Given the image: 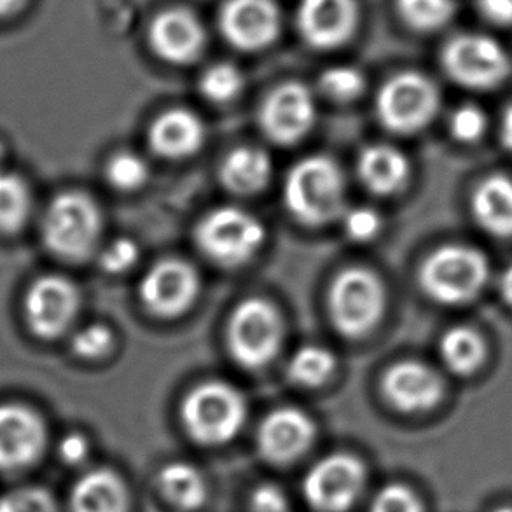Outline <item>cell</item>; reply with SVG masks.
<instances>
[{
  "label": "cell",
  "instance_id": "f1b7e54d",
  "mask_svg": "<svg viewBox=\"0 0 512 512\" xmlns=\"http://www.w3.org/2000/svg\"><path fill=\"white\" fill-rule=\"evenodd\" d=\"M402 20L416 30H436L446 25L455 13L453 0H397Z\"/></svg>",
  "mask_w": 512,
  "mask_h": 512
},
{
  "label": "cell",
  "instance_id": "4dcf8cb0",
  "mask_svg": "<svg viewBox=\"0 0 512 512\" xmlns=\"http://www.w3.org/2000/svg\"><path fill=\"white\" fill-rule=\"evenodd\" d=\"M369 512H425V502L411 486L390 483L374 495Z\"/></svg>",
  "mask_w": 512,
  "mask_h": 512
},
{
  "label": "cell",
  "instance_id": "9c48e42d",
  "mask_svg": "<svg viewBox=\"0 0 512 512\" xmlns=\"http://www.w3.org/2000/svg\"><path fill=\"white\" fill-rule=\"evenodd\" d=\"M439 107V93L429 77L402 72L378 95V114L388 130L413 133L429 125Z\"/></svg>",
  "mask_w": 512,
  "mask_h": 512
},
{
  "label": "cell",
  "instance_id": "7402d4cb",
  "mask_svg": "<svg viewBox=\"0 0 512 512\" xmlns=\"http://www.w3.org/2000/svg\"><path fill=\"white\" fill-rule=\"evenodd\" d=\"M205 130L193 112L170 111L151 128V146L165 158H186L203 144Z\"/></svg>",
  "mask_w": 512,
  "mask_h": 512
},
{
  "label": "cell",
  "instance_id": "277c9868",
  "mask_svg": "<svg viewBox=\"0 0 512 512\" xmlns=\"http://www.w3.org/2000/svg\"><path fill=\"white\" fill-rule=\"evenodd\" d=\"M247 416L243 395L222 381L194 388L182 404V422L189 436L201 444H224L242 430Z\"/></svg>",
  "mask_w": 512,
  "mask_h": 512
},
{
  "label": "cell",
  "instance_id": "ba28073f",
  "mask_svg": "<svg viewBox=\"0 0 512 512\" xmlns=\"http://www.w3.org/2000/svg\"><path fill=\"white\" fill-rule=\"evenodd\" d=\"M228 343L242 366H264L282 343V319L264 299H247L229 320Z\"/></svg>",
  "mask_w": 512,
  "mask_h": 512
},
{
  "label": "cell",
  "instance_id": "7bdbcfd3",
  "mask_svg": "<svg viewBox=\"0 0 512 512\" xmlns=\"http://www.w3.org/2000/svg\"><path fill=\"white\" fill-rule=\"evenodd\" d=\"M500 291H502V296H504L507 303L512 306V264L502 273V278H500Z\"/></svg>",
  "mask_w": 512,
  "mask_h": 512
},
{
  "label": "cell",
  "instance_id": "b9f144b4",
  "mask_svg": "<svg viewBox=\"0 0 512 512\" xmlns=\"http://www.w3.org/2000/svg\"><path fill=\"white\" fill-rule=\"evenodd\" d=\"M500 137H502L504 146H506L509 151H512V105L507 107L506 112H504V116H502Z\"/></svg>",
  "mask_w": 512,
  "mask_h": 512
},
{
  "label": "cell",
  "instance_id": "e575fe53",
  "mask_svg": "<svg viewBox=\"0 0 512 512\" xmlns=\"http://www.w3.org/2000/svg\"><path fill=\"white\" fill-rule=\"evenodd\" d=\"M450 128L455 139L462 140V142H474L485 133V112L476 105H462L453 112Z\"/></svg>",
  "mask_w": 512,
  "mask_h": 512
},
{
  "label": "cell",
  "instance_id": "d6a6232c",
  "mask_svg": "<svg viewBox=\"0 0 512 512\" xmlns=\"http://www.w3.org/2000/svg\"><path fill=\"white\" fill-rule=\"evenodd\" d=\"M107 175L112 182V186L123 189V191H132L142 186L149 175L146 161L139 158L137 154L123 153L118 154L111 165L107 168Z\"/></svg>",
  "mask_w": 512,
  "mask_h": 512
},
{
  "label": "cell",
  "instance_id": "5b68a950",
  "mask_svg": "<svg viewBox=\"0 0 512 512\" xmlns=\"http://www.w3.org/2000/svg\"><path fill=\"white\" fill-rule=\"evenodd\" d=\"M443 65L448 76L471 90L499 86L511 70L506 49L493 37L460 34L443 49Z\"/></svg>",
  "mask_w": 512,
  "mask_h": 512
},
{
  "label": "cell",
  "instance_id": "d6986e66",
  "mask_svg": "<svg viewBox=\"0 0 512 512\" xmlns=\"http://www.w3.org/2000/svg\"><path fill=\"white\" fill-rule=\"evenodd\" d=\"M151 44L167 62H193L205 48V30L189 11L172 9L153 21Z\"/></svg>",
  "mask_w": 512,
  "mask_h": 512
},
{
  "label": "cell",
  "instance_id": "8fae6325",
  "mask_svg": "<svg viewBox=\"0 0 512 512\" xmlns=\"http://www.w3.org/2000/svg\"><path fill=\"white\" fill-rule=\"evenodd\" d=\"M25 320L37 338L53 340L69 329L79 310V292L67 278L48 275L35 280L25 296Z\"/></svg>",
  "mask_w": 512,
  "mask_h": 512
},
{
  "label": "cell",
  "instance_id": "9a60e30c",
  "mask_svg": "<svg viewBox=\"0 0 512 512\" xmlns=\"http://www.w3.org/2000/svg\"><path fill=\"white\" fill-rule=\"evenodd\" d=\"M221 28L235 48L257 51L277 39L280 13L273 0H228L222 9Z\"/></svg>",
  "mask_w": 512,
  "mask_h": 512
},
{
  "label": "cell",
  "instance_id": "52a82bcc",
  "mask_svg": "<svg viewBox=\"0 0 512 512\" xmlns=\"http://www.w3.org/2000/svg\"><path fill=\"white\" fill-rule=\"evenodd\" d=\"M329 305L334 324L341 333L362 336L380 320L385 291L373 271L350 268L334 280Z\"/></svg>",
  "mask_w": 512,
  "mask_h": 512
},
{
  "label": "cell",
  "instance_id": "7c38bea8",
  "mask_svg": "<svg viewBox=\"0 0 512 512\" xmlns=\"http://www.w3.org/2000/svg\"><path fill=\"white\" fill-rule=\"evenodd\" d=\"M46 444V427L34 409L0 406V469L16 471L34 464Z\"/></svg>",
  "mask_w": 512,
  "mask_h": 512
},
{
  "label": "cell",
  "instance_id": "8992f818",
  "mask_svg": "<svg viewBox=\"0 0 512 512\" xmlns=\"http://www.w3.org/2000/svg\"><path fill=\"white\" fill-rule=\"evenodd\" d=\"M198 245L215 263H247L264 242V228L254 215L235 207L214 210L198 226Z\"/></svg>",
  "mask_w": 512,
  "mask_h": 512
},
{
  "label": "cell",
  "instance_id": "cb8c5ba5",
  "mask_svg": "<svg viewBox=\"0 0 512 512\" xmlns=\"http://www.w3.org/2000/svg\"><path fill=\"white\" fill-rule=\"evenodd\" d=\"M158 485L173 506L194 511L200 509L208 497L207 479L198 467L187 462H172L160 471Z\"/></svg>",
  "mask_w": 512,
  "mask_h": 512
},
{
  "label": "cell",
  "instance_id": "1f68e13d",
  "mask_svg": "<svg viewBox=\"0 0 512 512\" xmlns=\"http://www.w3.org/2000/svg\"><path fill=\"white\" fill-rule=\"evenodd\" d=\"M320 88L327 97L348 102L359 97L364 90V76L353 67H334L320 77Z\"/></svg>",
  "mask_w": 512,
  "mask_h": 512
},
{
  "label": "cell",
  "instance_id": "484cf974",
  "mask_svg": "<svg viewBox=\"0 0 512 512\" xmlns=\"http://www.w3.org/2000/svg\"><path fill=\"white\" fill-rule=\"evenodd\" d=\"M30 210L32 194L25 179L0 167V233H18L27 224Z\"/></svg>",
  "mask_w": 512,
  "mask_h": 512
},
{
  "label": "cell",
  "instance_id": "ab89813d",
  "mask_svg": "<svg viewBox=\"0 0 512 512\" xmlns=\"http://www.w3.org/2000/svg\"><path fill=\"white\" fill-rule=\"evenodd\" d=\"M90 453V444L88 439L81 434H69L62 439L60 443V457L63 462L70 465L81 464Z\"/></svg>",
  "mask_w": 512,
  "mask_h": 512
},
{
  "label": "cell",
  "instance_id": "e0dca14e",
  "mask_svg": "<svg viewBox=\"0 0 512 512\" xmlns=\"http://www.w3.org/2000/svg\"><path fill=\"white\" fill-rule=\"evenodd\" d=\"M359 20L355 0H301L298 25L313 48L333 49L345 44Z\"/></svg>",
  "mask_w": 512,
  "mask_h": 512
},
{
  "label": "cell",
  "instance_id": "6da1fadb",
  "mask_svg": "<svg viewBox=\"0 0 512 512\" xmlns=\"http://www.w3.org/2000/svg\"><path fill=\"white\" fill-rule=\"evenodd\" d=\"M285 203L298 221L320 226L336 219L345 205V179L329 158L299 161L285 180Z\"/></svg>",
  "mask_w": 512,
  "mask_h": 512
},
{
  "label": "cell",
  "instance_id": "d590c367",
  "mask_svg": "<svg viewBox=\"0 0 512 512\" xmlns=\"http://www.w3.org/2000/svg\"><path fill=\"white\" fill-rule=\"evenodd\" d=\"M77 355L86 359H95L109 352L112 346V333L105 326H90L77 333L72 341Z\"/></svg>",
  "mask_w": 512,
  "mask_h": 512
},
{
  "label": "cell",
  "instance_id": "bcb514c9",
  "mask_svg": "<svg viewBox=\"0 0 512 512\" xmlns=\"http://www.w3.org/2000/svg\"><path fill=\"white\" fill-rule=\"evenodd\" d=\"M4 158V149H2V144H0V161Z\"/></svg>",
  "mask_w": 512,
  "mask_h": 512
},
{
  "label": "cell",
  "instance_id": "ac0fdd59",
  "mask_svg": "<svg viewBox=\"0 0 512 512\" xmlns=\"http://www.w3.org/2000/svg\"><path fill=\"white\" fill-rule=\"evenodd\" d=\"M383 392L388 402L402 413H423L441 402L444 383L427 364L401 362L388 369Z\"/></svg>",
  "mask_w": 512,
  "mask_h": 512
},
{
  "label": "cell",
  "instance_id": "f546056e",
  "mask_svg": "<svg viewBox=\"0 0 512 512\" xmlns=\"http://www.w3.org/2000/svg\"><path fill=\"white\" fill-rule=\"evenodd\" d=\"M200 86L208 100L229 102L242 91V72L231 63H217L203 74Z\"/></svg>",
  "mask_w": 512,
  "mask_h": 512
},
{
  "label": "cell",
  "instance_id": "8d00e7d4",
  "mask_svg": "<svg viewBox=\"0 0 512 512\" xmlns=\"http://www.w3.org/2000/svg\"><path fill=\"white\" fill-rule=\"evenodd\" d=\"M346 233L357 242L373 240L380 233L381 219L371 208H353L345 215Z\"/></svg>",
  "mask_w": 512,
  "mask_h": 512
},
{
  "label": "cell",
  "instance_id": "836d02e7",
  "mask_svg": "<svg viewBox=\"0 0 512 512\" xmlns=\"http://www.w3.org/2000/svg\"><path fill=\"white\" fill-rule=\"evenodd\" d=\"M0 512H58V506L46 490L23 488L0 499Z\"/></svg>",
  "mask_w": 512,
  "mask_h": 512
},
{
  "label": "cell",
  "instance_id": "ffe728a7",
  "mask_svg": "<svg viewBox=\"0 0 512 512\" xmlns=\"http://www.w3.org/2000/svg\"><path fill=\"white\" fill-rule=\"evenodd\" d=\"M72 512H128V490L111 469H93L77 481L70 493Z\"/></svg>",
  "mask_w": 512,
  "mask_h": 512
},
{
  "label": "cell",
  "instance_id": "ee69618b",
  "mask_svg": "<svg viewBox=\"0 0 512 512\" xmlns=\"http://www.w3.org/2000/svg\"><path fill=\"white\" fill-rule=\"evenodd\" d=\"M23 4V0H0V16L13 13Z\"/></svg>",
  "mask_w": 512,
  "mask_h": 512
},
{
  "label": "cell",
  "instance_id": "f35d334b",
  "mask_svg": "<svg viewBox=\"0 0 512 512\" xmlns=\"http://www.w3.org/2000/svg\"><path fill=\"white\" fill-rule=\"evenodd\" d=\"M252 512H289V499L277 485L257 486L250 495Z\"/></svg>",
  "mask_w": 512,
  "mask_h": 512
},
{
  "label": "cell",
  "instance_id": "30bf717a",
  "mask_svg": "<svg viewBox=\"0 0 512 512\" xmlns=\"http://www.w3.org/2000/svg\"><path fill=\"white\" fill-rule=\"evenodd\" d=\"M366 485V469L350 453H331L306 474L303 493L320 512H345L357 502Z\"/></svg>",
  "mask_w": 512,
  "mask_h": 512
},
{
  "label": "cell",
  "instance_id": "2e32d148",
  "mask_svg": "<svg viewBox=\"0 0 512 512\" xmlns=\"http://www.w3.org/2000/svg\"><path fill=\"white\" fill-rule=\"evenodd\" d=\"M315 439V423L298 408H280L264 418L257 434L259 451L273 464H291Z\"/></svg>",
  "mask_w": 512,
  "mask_h": 512
},
{
  "label": "cell",
  "instance_id": "d4e9b609",
  "mask_svg": "<svg viewBox=\"0 0 512 512\" xmlns=\"http://www.w3.org/2000/svg\"><path fill=\"white\" fill-rule=\"evenodd\" d=\"M221 175L224 186L231 191L238 194L257 193L270 180V158L252 147L236 149L224 161Z\"/></svg>",
  "mask_w": 512,
  "mask_h": 512
},
{
  "label": "cell",
  "instance_id": "4fadbf2b",
  "mask_svg": "<svg viewBox=\"0 0 512 512\" xmlns=\"http://www.w3.org/2000/svg\"><path fill=\"white\" fill-rule=\"evenodd\" d=\"M315 100L303 84L280 86L264 102L261 112L263 130L278 144H294L312 130Z\"/></svg>",
  "mask_w": 512,
  "mask_h": 512
},
{
  "label": "cell",
  "instance_id": "f6af8a7d",
  "mask_svg": "<svg viewBox=\"0 0 512 512\" xmlns=\"http://www.w3.org/2000/svg\"><path fill=\"white\" fill-rule=\"evenodd\" d=\"M490 512H512L511 504H502V506L493 507Z\"/></svg>",
  "mask_w": 512,
  "mask_h": 512
},
{
  "label": "cell",
  "instance_id": "60d3db41",
  "mask_svg": "<svg viewBox=\"0 0 512 512\" xmlns=\"http://www.w3.org/2000/svg\"><path fill=\"white\" fill-rule=\"evenodd\" d=\"M479 13L495 25H512V0H478Z\"/></svg>",
  "mask_w": 512,
  "mask_h": 512
},
{
  "label": "cell",
  "instance_id": "74e56055",
  "mask_svg": "<svg viewBox=\"0 0 512 512\" xmlns=\"http://www.w3.org/2000/svg\"><path fill=\"white\" fill-rule=\"evenodd\" d=\"M139 259V247L132 240L121 238L118 242L111 243L102 254V266L111 273H121L130 270Z\"/></svg>",
  "mask_w": 512,
  "mask_h": 512
},
{
  "label": "cell",
  "instance_id": "4316f807",
  "mask_svg": "<svg viewBox=\"0 0 512 512\" xmlns=\"http://www.w3.org/2000/svg\"><path fill=\"white\" fill-rule=\"evenodd\" d=\"M441 355L451 371L472 374L485 360V341L471 327H453L443 336Z\"/></svg>",
  "mask_w": 512,
  "mask_h": 512
},
{
  "label": "cell",
  "instance_id": "603a6c76",
  "mask_svg": "<svg viewBox=\"0 0 512 512\" xmlns=\"http://www.w3.org/2000/svg\"><path fill=\"white\" fill-rule=\"evenodd\" d=\"M359 173L360 179L374 193H395L408 180V160L394 147H367L360 156Z\"/></svg>",
  "mask_w": 512,
  "mask_h": 512
},
{
  "label": "cell",
  "instance_id": "44dd1931",
  "mask_svg": "<svg viewBox=\"0 0 512 512\" xmlns=\"http://www.w3.org/2000/svg\"><path fill=\"white\" fill-rule=\"evenodd\" d=\"M472 214L486 233L512 236V179L492 175L483 180L472 196Z\"/></svg>",
  "mask_w": 512,
  "mask_h": 512
},
{
  "label": "cell",
  "instance_id": "7a4b0ae2",
  "mask_svg": "<svg viewBox=\"0 0 512 512\" xmlns=\"http://www.w3.org/2000/svg\"><path fill=\"white\" fill-rule=\"evenodd\" d=\"M490 264L469 245H444L432 252L420 271L423 291L443 305H464L485 289Z\"/></svg>",
  "mask_w": 512,
  "mask_h": 512
},
{
  "label": "cell",
  "instance_id": "3957f363",
  "mask_svg": "<svg viewBox=\"0 0 512 512\" xmlns=\"http://www.w3.org/2000/svg\"><path fill=\"white\" fill-rule=\"evenodd\" d=\"M102 219L97 203L83 193H63L49 203L42 219V240L55 256L83 261L100 236Z\"/></svg>",
  "mask_w": 512,
  "mask_h": 512
},
{
  "label": "cell",
  "instance_id": "83f0119b",
  "mask_svg": "<svg viewBox=\"0 0 512 512\" xmlns=\"http://www.w3.org/2000/svg\"><path fill=\"white\" fill-rule=\"evenodd\" d=\"M336 359L333 353L322 346L301 348L289 364V376L292 381L305 387H317L334 373Z\"/></svg>",
  "mask_w": 512,
  "mask_h": 512
},
{
  "label": "cell",
  "instance_id": "5bb4252c",
  "mask_svg": "<svg viewBox=\"0 0 512 512\" xmlns=\"http://www.w3.org/2000/svg\"><path fill=\"white\" fill-rule=\"evenodd\" d=\"M200 289L193 266L167 259L153 266L140 285V296L151 312L161 317H175L193 305Z\"/></svg>",
  "mask_w": 512,
  "mask_h": 512
}]
</instances>
